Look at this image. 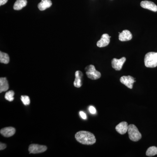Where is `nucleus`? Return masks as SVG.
<instances>
[{
    "label": "nucleus",
    "instance_id": "nucleus-22",
    "mask_svg": "<svg viewBox=\"0 0 157 157\" xmlns=\"http://www.w3.org/2000/svg\"><path fill=\"white\" fill-rule=\"evenodd\" d=\"M79 115L81 116L82 118L83 119V120H86L87 118L86 114L83 111H80L79 112Z\"/></svg>",
    "mask_w": 157,
    "mask_h": 157
},
{
    "label": "nucleus",
    "instance_id": "nucleus-7",
    "mask_svg": "<svg viewBox=\"0 0 157 157\" xmlns=\"http://www.w3.org/2000/svg\"><path fill=\"white\" fill-rule=\"evenodd\" d=\"M120 82L130 89L133 88V84L135 82L134 77L131 76H122L120 78Z\"/></svg>",
    "mask_w": 157,
    "mask_h": 157
},
{
    "label": "nucleus",
    "instance_id": "nucleus-1",
    "mask_svg": "<svg viewBox=\"0 0 157 157\" xmlns=\"http://www.w3.org/2000/svg\"><path fill=\"white\" fill-rule=\"evenodd\" d=\"M75 137L78 142L85 145H92L96 143L94 135L87 131H79L76 133Z\"/></svg>",
    "mask_w": 157,
    "mask_h": 157
},
{
    "label": "nucleus",
    "instance_id": "nucleus-14",
    "mask_svg": "<svg viewBox=\"0 0 157 157\" xmlns=\"http://www.w3.org/2000/svg\"><path fill=\"white\" fill-rule=\"evenodd\" d=\"M9 89V85L6 77L0 78V93L6 91Z\"/></svg>",
    "mask_w": 157,
    "mask_h": 157
},
{
    "label": "nucleus",
    "instance_id": "nucleus-3",
    "mask_svg": "<svg viewBox=\"0 0 157 157\" xmlns=\"http://www.w3.org/2000/svg\"><path fill=\"white\" fill-rule=\"evenodd\" d=\"M128 132L129 138L132 141L136 142L140 140L142 137V135L138 131L137 127L134 124H131L129 125Z\"/></svg>",
    "mask_w": 157,
    "mask_h": 157
},
{
    "label": "nucleus",
    "instance_id": "nucleus-9",
    "mask_svg": "<svg viewBox=\"0 0 157 157\" xmlns=\"http://www.w3.org/2000/svg\"><path fill=\"white\" fill-rule=\"evenodd\" d=\"M140 6L144 9H148L154 12L157 11V6L154 3L150 1H142L140 3Z\"/></svg>",
    "mask_w": 157,
    "mask_h": 157
},
{
    "label": "nucleus",
    "instance_id": "nucleus-13",
    "mask_svg": "<svg viewBox=\"0 0 157 157\" xmlns=\"http://www.w3.org/2000/svg\"><path fill=\"white\" fill-rule=\"evenodd\" d=\"M83 74L80 71H76L75 73V79L74 86L76 88L81 87L82 85V77Z\"/></svg>",
    "mask_w": 157,
    "mask_h": 157
},
{
    "label": "nucleus",
    "instance_id": "nucleus-17",
    "mask_svg": "<svg viewBox=\"0 0 157 157\" xmlns=\"http://www.w3.org/2000/svg\"><path fill=\"white\" fill-rule=\"evenodd\" d=\"M10 61L9 56L8 54L5 52H0V62L2 63L7 64L9 63Z\"/></svg>",
    "mask_w": 157,
    "mask_h": 157
},
{
    "label": "nucleus",
    "instance_id": "nucleus-8",
    "mask_svg": "<svg viewBox=\"0 0 157 157\" xmlns=\"http://www.w3.org/2000/svg\"><path fill=\"white\" fill-rule=\"evenodd\" d=\"M110 38L111 37L109 36L108 34H103L101 39L97 42V46L100 48L107 46V45H109V42H110Z\"/></svg>",
    "mask_w": 157,
    "mask_h": 157
},
{
    "label": "nucleus",
    "instance_id": "nucleus-18",
    "mask_svg": "<svg viewBox=\"0 0 157 157\" xmlns=\"http://www.w3.org/2000/svg\"><path fill=\"white\" fill-rule=\"evenodd\" d=\"M146 155L149 157H152L157 155V147L152 146L149 147L147 150Z\"/></svg>",
    "mask_w": 157,
    "mask_h": 157
},
{
    "label": "nucleus",
    "instance_id": "nucleus-24",
    "mask_svg": "<svg viewBox=\"0 0 157 157\" xmlns=\"http://www.w3.org/2000/svg\"><path fill=\"white\" fill-rule=\"evenodd\" d=\"M8 0H0V6H2L5 5L8 2Z\"/></svg>",
    "mask_w": 157,
    "mask_h": 157
},
{
    "label": "nucleus",
    "instance_id": "nucleus-4",
    "mask_svg": "<svg viewBox=\"0 0 157 157\" xmlns=\"http://www.w3.org/2000/svg\"><path fill=\"white\" fill-rule=\"evenodd\" d=\"M85 71L87 77L92 80H96L101 78V73L96 70L94 65L88 66L85 68Z\"/></svg>",
    "mask_w": 157,
    "mask_h": 157
},
{
    "label": "nucleus",
    "instance_id": "nucleus-19",
    "mask_svg": "<svg viewBox=\"0 0 157 157\" xmlns=\"http://www.w3.org/2000/svg\"><path fill=\"white\" fill-rule=\"evenodd\" d=\"M14 91L10 90L9 92L6 93L5 94V99L7 101L11 102L14 100Z\"/></svg>",
    "mask_w": 157,
    "mask_h": 157
},
{
    "label": "nucleus",
    "instance_id": "nucleus-12",
    "mask_svg": "<svg viewBox=\"0 0 157 157\" xmlns=\"http://www.w3.org/2000/svg\"><path fill=\"white\" fill-rule=\"evenodd\" d=\"M132 38V33L128 30H124L119 34V39L121 42L131 40Z\"/></svg>",
    "mask_w": 157,
    "mask_h": 157
},
{
    "label": "nucleus",
    "instance_id": "nucleus-11",
    "mask_svg": "<svg viewBox=\"0 0 157 157\" xmlns=\"http://www.w3.org/2000/svg\"><path fill=\"white\" fill-rule=\"evenodd\" d=\"M128 126L127 122H122L116 126V130L121 135H124L128 132Z\"/></svg>",
    "mask_w": 157,
    "mask_h": 157
},
{
    "label": "nucleus",
    "instance_id": "nucleus-6",
    "mask_svg": "<svg viewBox=\"0 0 157 157\" xmlns=\"http://www.w3.org/2000/svg\"><path fill=\"white\" fill-rule=\"evenodd\" d=\"M126 60V59L124 57L120 59L114 58L113 59L111 63L113 68L117 70L120 71L122 69L124 64Z\"/></svg>",
    "mask_w": 157,
    "mask_h": 157
},
{
    "label": "nucleus",
    "instance_id": "nucleus-5",
    "mask_svg": "<svg viewBox=\"0 0 157 157\" xmlns=\"http://www.w3.org/2000/svg\"><path fill=\"white\" fill-rule=\"evenodd\" d=\"M47 147L45 145L38 144H31L29 146V151L30 154H39L44 152L47 150Z\"/></svg>",
    "mask_w": 157,
    "mask_h": 157
},
{
    "label": "nucleus",
    "instance_id": "nucleus-15",
    "mask_svg": "<svg viewBox=\"0 0 157 157\" xmlns=\"http://www.w3.org/2000/svg\"><path fill=\"white\" fill-rule=\"evenodd\" d=\"M52 5L51 0H42V2L39 3L38 7L40 11H44L45 9L49 8Z\"/></svg>",
    "mask_w": 157,
    "mask_h": 157
},
{
    "label": "nucleus",
    "instance_id": "nucleus-10",
    "mask_svg": "<svg viewBox=\"0 0 157 157\" xmlns=\"http://www.w3.org/2000/svg\"><path fill=\"white\" fill-rule=\"evenodd\" d=\"M16 132V130L13 127H9L3 128L0 131L1 135L6 137H11L13 136Z\"/></svg>",
    "mask_w": 157,
    "mask_h": 157
},
{
    "label": "nucleus",
    "instance_id": "nucleus-20",
    "mask_svg": "<svg viewBox=\"0 0 157 157\" xmlns=\"http://www.w3.org/2000/svg\"><path fill=\"white\" fill-rule=\"evenodd\" d=\"M21 100L22 101V103L25 105H29L30 104V100L29 96H21Z\"/></svg>",
    "mask_w": 157,
    "mask_h": 157
},
{
    "label": "nucleus",
    "instance_id": "nucleus-16",
    "mask_svg": "<svg viewBox=\"0 0 157 157\" xmlns=\"http://www.w3.org/2000/svg\"><path fill=\"white\" fill-rule=\"evenodd\" d=\"M27 4V0H17L14 3L13 9L15 10H20Z\"/></svg>",
    "mask_w": 157,
    "mask_h": 157
},
{
    "label": "nucleus",
    "instance_id": "nucleus-23",
    "mask_svg": "<svg viewBox=\"0 0 157 157\" xmlns=\"http://www.w3.org/2000/svg\"><path fill=\"white\" fill-rule=\"evenodd\" d=\"M6 147H7V145H6V144L1 142V143H0V150L1 151L5 149Z\"/></svg>",
    "mask_w": 157,
    "mask_h": 157
},
{
    "label": "nucleus",
    "instance_id": "nucleus-2",
    "mask_svg": "<svg viewBox=\"0 0 157 157\" xmlns=\"http://www.w3.org/2000/svg\"><path fill=\"white\" fill-rule=\"evenodd\" d=\"M144 65L147 68H155L157 67V52H149L144 57Z\"/></svg>",
    "mask_w": 157,
    "mask_h": 157
},
{
    "label": "nucleus",
    "instance_id": "nucleus-21",
    "mask_svg": "<svg viewBox=\"0 0 157 157\" xmlns=\"http://www.w3.org/2000/svg\"><path fill=\"white\" fill-rule=\"evenodd\" d=\"M89 110L90 112V113L91 114H95L96 112H97L96 108H95L94 106H90L89 108Z\"/></svg>",
    "mask_w": 157,
    "mask_h": 157
}]
</instances>
